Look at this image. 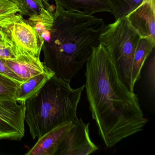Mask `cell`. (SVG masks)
I'll return each instance as SVG.
<instances>
[{"label": "cell", "instance_id": "cell-1", "mask_svg": "<svg viewBox=\"0 0 155 155\" xmlns=\"http://www.w3.org/2000/svg\"><path fill=\"white\" fill-rule=\"evenodd\" d=\"M85 87L92 119L106 147L143 130L148 122L137 95L130 91L104 46L93 48L86 62Z\"/></svg>", "mask_w": 155, "mask_h": 155}, {"label": "cell", "instance_id": "cell-2", "mask_svg": "<svg viewBox=\"0 0 155 155\" xmlns=\"http://www.w3.org/2000/svg\"><path fill=\"white\" fill-rule=\"evenodd\" d=\"M53 15L50 38L42 46L43 63L56 77L70 83L99 44L106 25L100 18L57 6Z\"/></svg>", "mask_w": 155, "mask_h": 155}, {"label": "cell", "instance_id": "cell-3", "mask_svg": "<svg viewBox=\"0 0 155 155\" xmlns=\"http://www.w3.org/2000/svg\"><path fill=\"white\" fill-rule=\"evenodd\" d=\"M55 75L25 102V120L33 139L58 126L73 122L85 85L77 89Z\"/></svg>", "mask_w": 155, "mask_h": 155}, {"label": "cell", "instance_id": "cell-4", "mask_svg": "<svg viewBox=\"0 0 155 155\" xmlns=\"http://www.w3.org/2000/svg\"><path fill=\"white\" fill-rule=\"evenodd\" d=\"M127 17L106 25L99 41L116 63L121 79L128 89L134 92L132 82L133 59L141 38Z\"/></svg>", "mask_w": 155, "mask_h": 155}, {"label": "cell", "instance_id": "cell-5", "mask_svg": "<svg viewBox=\"0 0 155 155\" xmlns=\"http://www.w3.org/2000/svg\"><path fill=\"white\" fill-rule=\"evenodd\" d=\"M25 104L0 99V139L21 140L25 135Z\"/></svg>", "mask_w": 155, "mask_h": 155}, {"label": "cell", "instance_id": "cell-6", "mask_svg": "<svg viewBox=\"0 0 155 155\" xmlns=\"http://www.w3.org/2000/svg\"><path fill=\"white\" fill-rule=\"evenodd\" d=\"M18 47L40 57L43 43L32 26L20 14L0 23Z\"/></svg>", "mask_w": 155, "mask_h": 155}, {"label": "cell", "instance_id": "cell-7", "mask_svg": "<svg viewBox=\"0 0 155 155\" xmlns=\"http://www.w3.org/2000/svg\"><path fill=\"white\" fill-rule=\"evenodd\" d=\"M66 133L55 155H88L98 150L90 137V123L77 118Z\"/></svg>", "mask_w": 155, "mask_h": 155}, {"label": "cell", "instance_id": "cell-8", "mask_svg": "<svg viewBox=\"0 0 155 155\" xmlns=\"http://www.w3.org/2000/svg\"><path fill=\"white\" fill-rule=\"evenodd\" d=\"M18 47V46H17ZM5 63L23 81L47 70L40 57L18 47V53L15 58L7 59Z\"/></svg>", "mask_w": 155, "mask_h": 155}, {"label": "cell", "instance_id": "cell-9", "mask_svg": "<svg viewBox=\"0 0 155 155\" xmlns=\"http://www.w3.org/2000/svg\"><path fill=\"white\" fill-rule=\"evenodd\" d=\"M127 18L141 38L155 40V0H144Z\"/></svg>", "mask_w": 155, "mask_h": 155}, {"label": "cell", "instance_id": "cell-10", "mask_svg": "<svg viewBox=\"0 0 155 155\" xmlns=\"http://www.w3.org/2000/svg\"><path fill=\"white\" fill-rule=\"evenodd\" d=\"M73 122H68L58 126L38 139L35 145L27 155H55L66 133Z\"/></svg>", "mask_w": 155, "mask_h": 155}, {"label": "cell", "instance_id": "cell-11", "mask_svg": "<svg viewBox=\"0 0 155 155\" xmlns=\"http://www.w3.org/2000/svg\"><path fill=\"white\" fill-rule=\"evenodd\" d=\"M56 6L64 11L84 15H92L101 12H110L107 0H54Z\"/></svg>", "mask_w": 155, "mask_h": 155}, {"label": "cell", "instance_id": "cell-12", "mask_svg": "<svg viewBox=\"0 0 155 155\" xmlns=\"http://www.w3.org/2000/svg\"><path fill=\"white\" fill-rule=\"evenodd\" d=\"M54 75V72L48 68L43 73L21 83L17 88L15 99L19 103L25 104L26 101L35 96Z\"/></svg>", "mask_w": 155, "mask_h": 155}, {"label": "cell", "instance_id": "cell-13", "mask_svg": "<svg viewBox=\"0 0 155 155\" xmlns=\"http://www.w3.org/2000/svg\"><path fill=\"white\" fill-rule=\"evenodd\" d=\"M155 40L150 38H141L138 44L133 59L132 82L135 87L140 79L143 65L155 49Z\"/></svg>", "mask_w": 155, "mask_h": 155}, {"label": "cell", "instance_id": "cell-14", "mask_svg": "<svg viewBox=\"0 0 155 155\" xmlns=\"http://www.w3.org/2000/svg\"><path fill=\"white\" fill-rule=\"evenodd\" d=\"M26 21L33 27L43 44L44 41L49 39L54 21V15L51 12L44 8L39 14L30 17Z\"/></svg>", "mask_w": 155, "mask_h": 155}, {"label": "cell", "instance_id": "cell-15", "mask_svg": "<svg viewBox=\"0 0 155 155\" xmlns=\"http://www.w3.org/2000/svg\"><path fill=\"white\" fill-rule=\"evenodd\" d=\"M116 21L124 18L137 9L144 0H107Z\"/></svg>", "mask_w": 155, "mask_h": 155}, {"label": "cell", "instance_id": "cell-16", "mask_svg": "<svg viewBox=\"0 0 155 155\" xmlns=\"http://www.w3.org/2000/svg\"><path fill=\"white\" fill-rule=\"evenodd\" d=\"M146 66L144 74V83L147 92L153 101L155 98V60L154 51Z\"/></svg>", "mask_w": 155, "mask_h": 155}, {"label": "cell", "instance_id": "cell-17", "mask_svg": "<svg viewBox=\"0 0 155 155\" xmlns=\"http://www.w3.org/2000/svg\"><path fill=\"white\" fill-rule=\"evenodd\" d=\"M20 84L0 74V99H15L17 88Z\"/></svg>", "mask_w": 155, "mask_h": 155}, {"label": "cell", "instance_id": "cell-18", "mask_svg": "<svg viewBox=\"0 0 155 155\" xmlns=\"http://www.w3.org/2000/svg\"><path fill=\"white\" fill-rule=\"evenodd\" d=\"M18 14L22 11L16 0H0V23Z\"/></svg>", "mask_w": 155, "mask_h": 155}, {"label": "cell", "instance_id": "cell-19", "mask_svg": "<svg viewBox=\"0 0 155 155\" xmlns=\"http://www.w3.org/2000/svg\"><path fill=\"white\" fill-rule=\"evenodd\" d=\"M18 53V47L13 41H0V58H15Z\"/></svg>", "mask_w": 155, "mask_h": 155}, {"label": "cell", "instance_id": "cell-20", "mask_svg": "<svg viewBox=\"0 0 155 155\" xmlns=\"http://www.w3.org/2000/svg\"><path fill=\"white\" fill-rule=\"evenodd\" d=\"M6 59L0 58V74L7 76L8 78L19 83L24 82L23 80L20 78L12 70L10 69L5 63Z\"/></svg>", "mask_w": 155, "mask_h": 155}, {"label": "cell", "instance_id": "cell-21", "mask_svg": "<svg viewBox=\"0 0 155 155\" xmlns=\"http://www.w3.org/2000/svg\"><path fill=\"white\" fill-rule=\"evenodd\" d=\"M0 41L3 42L12 41L9 35L0 26Z\"/></svg>", "mask_w": 155, "mask_h": 155}, {"label": "cell", "instance_id": "cell-22", "mask_svg": "<svg viewBox=\"0 0 155 155\" xmlns=\"http://www.w3.org/2000/svg\"><path fill=\"white\" fill-rule=\"evenodd\" d=\"M42 1L43 2H44V4H45V5H46V6H47V9H48V10L49 11H50V9L51 7L49 5L48 3V2L50 1H52V0H42Z\"/></svg>", "mask_w": 155, "mask_h": 155}, {"label": "cell", "instance_id": "cell-23", "mask_svg": "<svg viewBox=\"0 0 155 155\" xmlns=\"http://www.w3.org/2000/svg\"><path fill=\"white\" fill-rule=\"evenodd\" d=\"M16 1L18 3L19 5L20 6V0H16Z\"/></svg>", "mask_w": 155, "mask_h": 155}]
</instances>
